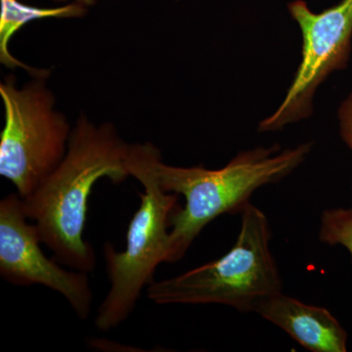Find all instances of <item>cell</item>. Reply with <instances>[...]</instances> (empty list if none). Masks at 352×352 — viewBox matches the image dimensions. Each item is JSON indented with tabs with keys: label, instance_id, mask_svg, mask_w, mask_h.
<instances>
[{
	"label": "cell",
	"instance_id": "1",
	"mask_svg": "<svg viewBox=\"0 0 352 352\" xmlns=\"http://www.w3.org/2000/svg\"><path fill=\"white\" fill-rule=\"evenodd\" d=\"M129 148L113 124L96 126L82 115L72 129L63 161L31 196L22 199L41 244L71 270H94V250L83 236L88 200L101 178L119 184L131 176Z\"/></svg>",
	"mask_w": 352,
	"mask_h": 352
},
{
	"label": "cell",
	"instance_id": "2",
	"mask_svg": "<svg viewBox=\"0 0 352 352\" xmlns=\"http://www.w3.org/2000/svg\"><path fill=\"white\" fill-rule=\"evenodd\" d=\"M311 147V143L286 150L278 145L259 147L239 153L219 170L170 166L157 152L153 168L160 186L186 201L171 219L164 263L180 261L212 220L224 214H241L256 190L291 175L305 161Z\"/></svg>",
	"mask_w": 352,
	"mask_h": 352
},
{
	"label": "cell",
	"instance_id": "3",
	"mask_svg": "<svg viewBox=\"0 0 352 352\" xmlns=\"http://www.w3.org/2000/svg\"><path fill=\"white\" fill-rule=\"evenodd\" d=\"M157 152L152 143L129 144L127 168L144 192L139 194L140 207L127 229L126 250L117 252L112 245H104L111 288L94 321L101 331L117 328L131 316L143 289L154 282L157 266L166 258L168 228L180 207L177 194L164 191L157 182L153 168Z\"/></svg>",
	"mask_w": 352,
	"mask_h": 352
},
{
	"label": "cell",
	"instance_id": "4",
	"mask_svg": "<svg viewBox=\"0 0 352 352\" xmlns=\"http://www.w3.org/2000/svg\"><path fill=\"white\" fill-rule=\"evenodd\" d=\"M241 215L239 235L230 251L178 276L153 282L148 298L161 305L215 303L254 312L259 302L281 293L267 217L251 203Z\"/></svg>",
	"mask_w": 352,
	"mask_h": 352
},
{
	"label": "cell",
	"instance_id": "5",
	"mask_svg": "<svg viewBox=\"0 0 352 352\" xmlns=\"http://www.w3.org/2000/svg\"><path fill=\"white\" fill-rule=\"evenodd\" d=\"M46 78H34L18 88L15 78L0 83L6 124L0 133V175L28 198L63 161L71 129L55 110Z\"/></svg>",
	"mask_w": 352,
	"mask_h": 352
},
{
	"label": "cell",
	"instance_id": "6",
	"mask_svg": "<svg viewBox=\"0 0 352 352\" xmlns=\"http://www.w3.org/2000/svg\"><path fill=\"white\" fill-rule=\"evenodd\" d=\"M302 32V61L279 108L261 120L258 131H281L312 115L317 88L331 74L346 68L351 53L352 0L315 13L305 0L288 4Z\"/></svg>",
	"mask_w": 352,
	"mask_h": 352
},
{
	"label": "cell",
	"instance_id": "7",
	"mask_svg": "<svg viewBox=\"0 0 352 352\" xmlns=\"http://www.w3.org/2000/svg\"><path fill=\"white\" fill-rule=\"evenodd\" d=\"M19 194L0 201V275L15 286L41 285L61 294L82 320L91 311L94 294L88 273L66 270L41 248L38 228L28 223Z\"/></svg>",
	"mask_w": 352,
	"mask_h": 352
},
{
	"label": "cell",
	"instance_id": "8",
	"mask_svg": "<svg viewBox=\"0 0 352 352\" xmlns=\"http://www.w3.org/2000/svg\"><path fill=\"white\" fill-rule=\"evenodd\" d=\"M254 312L282 329L312 352H346L347 333L326 308L278 293L258 303Z\"/></svg>",
	"mask_w": 352,
	"mask_h": 352
},
{
	"label": "cell",
	"instance_id": "9",
	"mask_svg": "<svg viewBox=\"0 0 352 352\" xmlns=\"http://www.w3.org/2000/svg\"><path fill=\"white\" fill-rule=\"evenodd\" d=\"M0 62L7 68L21 67L28 71V73L32 74L34 78H46L50 75V72L31 68L13 57L9 51V43L14 34L32 21L47 18H80L82 17L87 10V7L76 2H71L66 6L55 8L25 6L19 0H0Z\"/></svg>",
	"mask_w": 352,
	"mask_h": 352
},
{
	"label": "cell",
	"instance_id": "10",
	"mask_svg": "<svg viewBox=\"0 0 352 352\" xmlns=\"http://www.w3.org/2000/svg\"><path fill=\"white\" fill-rule=\"evenodd\" d=\"M318 237L324 244L346 248L352 261V208L324 210Z\"/></svg>",
	"mask_w": 352,
	"mask_h": 352
},
{
	"label": "cell",
	"instance_id": "11",
	"mask_svg": "<svg viewBox=\"0 0 352 352\" xmlns=\"http://www.w3.org/2000/svg\"><path fill=\"white\" fill-rule=\"evenodd\" d=\"M338 117H339L340 136L352 151V91L340 104Z\"/></svg>",
	"mask_w": 352,
	"mask_h": 352
},
{
	"label": "cell",
	"instance_id": "12",
	"mask_svg": "<svg viewBox=\"0 0 352 352\" xmlns=\"http://www.w3.org/2000/svg\"><path fill=\"white\" fill-rule=\"evenodd\" d=\"M55 1H69V0H55ZM72 2H76V3L82 4L85 7H90L96 3V0H71Z\"/></svg>",
	"mask_w": 352,
	"mask_h": 352
}]
</instances>
